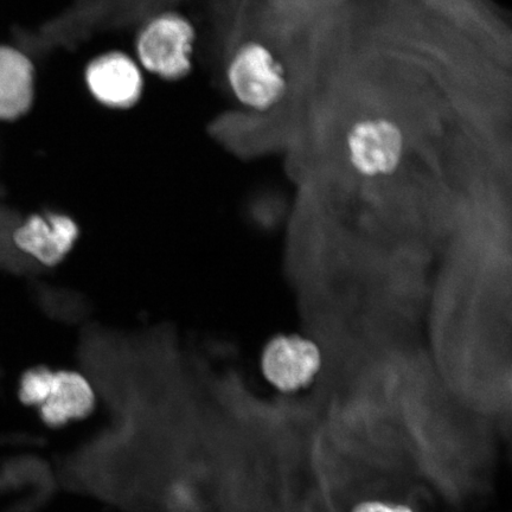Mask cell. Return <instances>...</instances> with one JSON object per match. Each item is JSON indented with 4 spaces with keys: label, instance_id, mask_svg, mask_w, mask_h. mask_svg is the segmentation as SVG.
<instances>
[{
    "label": "cell",
    "instance_id": "cell-3",
    "mask_svg": "<svg viewBox=\"0 0 512 512\" xmlns=\"http://www.w3.org/2000/svg\"><path fill=\"white\" fill-rule=\"evenodd\" d=\"M196 30L189 19L176 11L158 12L138 32L136 50L139 66L166 81L190 74Z\"/></svg>",
    "mask_w": 512,
    "mask_h": 512
},
{
    "label": "cell",
    "instance_id": "cell-6",
    "mask_svg": "<svg viewBox=\"0 0 512 512\" xmlns=\"http://www.w3.org/2000/svg\"><path fill=\"white\" fill-rule=\"evenodd\" d=\"M85 81L93 99L111 110H130L143 98L142 67L121 51H107L94 57L87 64Z\"/></svg>",
    "mask_w": 512,
    "mask_h": 512
},
{
    "label": "cell",
    "instance_id": "cell-7",
    "mask_svg": "<svg viewBox=\"0 0 512 512\" xmlns=\"http://www.w3.org/2000/svg\"><path fill=\"white\" fill-rule=\"evenodd\" d=\"M36 99V68L23 50L0 44V123L27 115Z\"/></svg>",
    "mask_w": 512,
    "mask_h": 512
},
{
    "label": "cell",
    "instance_id": "cell-4",
    "mask_svg": "<svg viewBox=\"0 0 512 512\" xmlns=\"http://www.w3.org/2000/svg\"><path fill=\"white\" fill-rule=\"evenodd\" d=\"M265 380L281 393L292 394L310 387L323 367V352L313 339L299 334H280L261 354Z\"/></svg>",
    "mask_w": 512,
    "mask_h": 512
},
{
    "label": "cell",
    "instance_id": "cell-1",
    "mask_svg": "<svg viewBox=\"0 0 512 512\" xmlns=\"http://www.w3.org/2000/svg\"><path fill=\"white\" fill-rule=\"evenodd\" d=\"M226 76L239 104L258 114L283 104L290 91L285 64L260 38L242 41L230 51Z\"/></svg>",
    "mask_w": 512,
    "mask_h": 512
},
{
    "label": "cell",
    "instance_id": "cell-8",
    "mask_svg": "<svg viewBox=\"0 0 512 512\" xmlns=\"http://www.w3.org/2000/svg\"><path fill=\"white\" fill-rule=\"evenodd\" d=\"M95 399L92 384L85 376L78 371L57 370L48 399L38 411L44 424L62 427L87 418L93 412Z\"/></svg>",
    "mask_w": 512,
    "mask_h": 512
},
{
    "label": "cell",
    "instance_id": "cell-2",
    "mask_svg": "<svg viewBox=\"0 0 512 512\" xmlns=\"http://www.w3.org/2000/svg\"><path fill=\"white\" fill-rule=\"evenodd\" d=\"M344 150L358 176L388 177L405 160L408 136L400 121L390 114H363L352 120L345 131Z\"/></svg>",
    "mask_w": 512,
    "mask_h": 512
},
{
    "label": "cell",
    "instance_id": "cell-10",
    "mask_svg": "<svg viewBox=\"0 0 512 512\" xmlns=\"http://www.w3.org/2000/svg\"><path fill=\"white\" fill-rule=\"evenodd\" d=\"M350 512H414L407 504L368 499L355 505Z\"/></svg>",
    "mask_w": 512,
    "mask_h": 512
},
{
    "label": "cell",
    "instance_id": "cell-5",
    "mask_svg": "<svg viewBox=\"0 0 512 512\" xmlns=\"http://www.w3.org/2000/svg\"><path fill=\"white\" fill-rule=\"evenodd\" d=\"M79 238L78 222L56 210L31 214L12 232V242L18 252L44 267L60 265Z\"/></svg>",
    "mask_w": 512,
    "mask_h": 512
},
{
    "label": "cell",
    "instance_id": "cell-9",
    "mask_svg": "<svg viewBox=\"0 0 512 512\" xmlns=\"http://www.w3.org/2000/svg\"><path fill=\"white\" fill-rule=\"evenodd\" d=\"M55 371L48 367L31 368L19 381V399L29 407H41L53 387Z\"/></svg>",
    "mask_w": 512,
    "mask_h": 512
}]
</instances>
